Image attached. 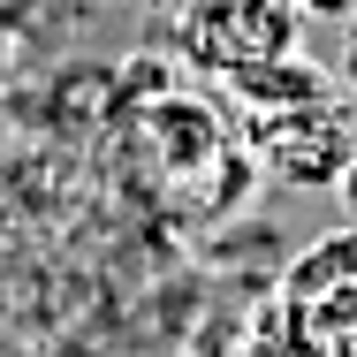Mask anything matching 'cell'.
<instances>
[{"instance_id":"6da1fadb","label":"cell","mask_w":357,"mask_h":357,"mask_svg":"<svg viewBox=\"0 0 357 357\" xmlns=\"http://www.w3.org/2000/svg\"><path fill=\"white\" fill-rule=\"evenodd\" d=\"M175 38L198 69L236 76L251 61H282L296 46V15H289V0H183Z\"/></svg>"},{"instance_id":"7a4b0ae2","label":"cell","mask_w":357,"mask_h":357,"mask_svg":"<svg viewBox=\"0 0 357 357\" xmlns=\"http://www.w3.org/2000/svg\"><path fill=\"white\" fill-rule=\"evenodd\" d=\"M259 152H266V175H282V183H296V190H335L342 167L357 160L350 114H342V107L274 114V122H259Z\"/></svg>"},{"instance_id":"3957f363","label":"cell","mask_w":357,"mask_h":357,"mask_svg":"<svg viewBox=\"0 0 357 357\" xmlns=\"http://www.w3.org/2000/svg\"><path fill=\"white\" fill-rule=\"evenodd\" d=\"M327 84H335V76L319 69V61H296V54H282V61H251V69L228 76V91H236L259 122H274V114H304V107H335Z\"/></svg>"},{"instance_id":"277c9868","label":"cell","mask_w":357,"mask_h":357,"mask_svg":"<svg viewBox=\"0 0 357 357\" xmlns=\"http://www.w3.org/2000/svg\"><path fill=\"white\" fill-rule=\"evenodd\" d=\"M160 152H167V167L175 175H190V167H206L220 152V114L206 99H160Z\"/></svg>"},{"instance_id":"5b68a950","label":"cell","mask_w":357,"mask_h":357,"mask_svg":"<svg viewBox=\"0 0 357 357\" xmlns=\"http://www.w3.org/2000/svg\"><path fill=\"white\" fill-rule=\"evenodd\" d=\"M342 282H357V220L335 228V236H319L312 251H296L289 274H282V289L296 304H304V296H327V289H342Z\"/></svg>"},{"instance_id":"8992f818","label":"cell","mask_w":357,"mask_h":357,"mask_svg":"<svg viewBox=\"0 0 357 357\" xmlns=\"http://www.w3.org/2000/svg\"><path fill=\"white\" fill-rule=\"evenodd\" d=\"M296 312H304V327H312L319 342H342V335H357V282L327 289V296H304Z\"/></svg>"},{"instance_id":"52a82bcc","label":"cell","mask_w":357,"mask_h":357,"mask_svg":"<svg viewBox=\"0 0 357 357\" xmlns=\"http://www.w3.org/2000/svg\"><path fill=\"white\" fill-rule=\"evenodd\" d=\"M289 15H296V23H350L357 0H289Z\"/></svg>"},{"instance_id":"ba28073f","label":"cell","mask_w":357,"mask_h":357,"mask_svg":"<svg viewBox=\"0 0 357 357\" xmlns=\"http://www.w3.org/2000/svg\"><path fill=\"white\" fill-rule=\"evenodd\" d=\"M342 84H350V91H357V15H350V23H342Z\"/></svg>"},{"instance_id":"9c48e42d","label":"cell","mask_w":357,"mask_h":357,"mask_svg":"<svg viewBox=\"0 0 357 357\" xmlns=\"http://www.w3.org/2000/svg\"><path fill=\"white\" fill-rule=\"evenodd\" d=\"M335 190H342V213L357 220V160H350V167H342V183H335Z\"/></svg>"},{"instance_id":"30bf717a","label":"cell","mask_w":357,"mask_h":357,"mask_svg":"<svg viewBox=\"0 0 357 357\" xmlns=\"http://www.w3.org/2000/svg\"><path fill=\"white\" fill-rule=\"evenodd\" d=\"M335 357H357V335H342V350H335Z\"/></svg>"}]
</instances>
